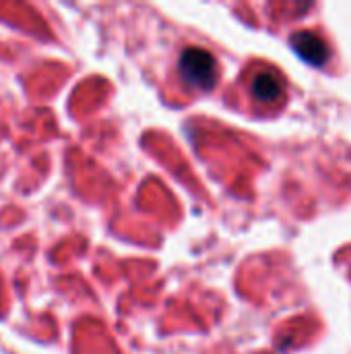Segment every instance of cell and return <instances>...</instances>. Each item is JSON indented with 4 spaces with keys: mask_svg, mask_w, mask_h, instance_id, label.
<instances>
[{
    "mask_svg": "<svg viewBox=\"0 0 351 354\" xmlns=\"http://www.w3.org/2000/svg\"><path fill=\"white\" fill-rule=\"evenodd\" d=\"M252 93L261 102H275L283 93V83H281V79L275 73L263 71L252 81Z\"/></svg>",
    "mask_w": 351,
    "mask_h": 354,
    "instance_id": "cell-3",
    "label": "cell"
},
{
    "mask_svg": "<svg viewBox=\"0 0 351 354\" xmlns=\"http://www.w3.org/2000/svg\"><path fill=\"white\" fill-rule=\"evenodd\" d=\"M292 48L296 50V54L310 62L312 66H323L329 60V48L327 44L312 31H298L292 35L290 39Z\"/></svg>",
    "mask_w": 351,
    "mask_h": 354,
    "instance_id": "cell-2",
    "label": "cell"
},
{
    "mask_svg": "<svg viewBox=\"0 0 351 354\" xmlns=\"http://www.w3.org/2000/svg\"><path fill=\"white\" fill-rule=\"evenodd\" d=\"M182 79L197 89H213L217 81V62L211 52L203 48H186L178 60Z\"/></svg>",
    "mask_w": 351,
    "mask_h": 354,
    "instance_id": "cell-1",
    "label": "cell"
}]
</instances>
